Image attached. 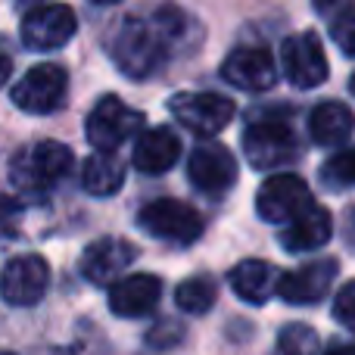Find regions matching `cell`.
<instances>
[{
	"label": "cell",
	"mask_w": 355,
	"mask_h": 355,
	"mask_svg": "<svg viewBox=\"0 0 355 355\" xmlns=\"http://www.w3.org/2000/svg\"><path fill=\"white\" fill-rule=\"evenodd\" d=\"M331 31H334V37H337V44H340V50H343L346 56H352V31H355V16H352V3L349 0H343L340 3V10H337V16H334V22H331Z\"/></svg>",
	"instance_id": "25"
},
{
	"label": "cell",
	"mask_w": 355,
	"mask_h": 355,
	"mask_svg": "<svg viewBox=\"0 0 355 355\" xmlns=\"http://www.w3.org/2000/svg\"><path fill=\"white\" fill-rule=\"evenodd\" d=\"M312 190L309 184L302 181L300 175L293 172H281V175H271L268 181L259 187L256 193V212L262 221L268 225H287L290 218L302 212V209L312 206Z\"/></svg>",
	"instance_id": "8"
},
{
	"label": "cell",
	"mask_w": 355,
	"mask_h": 355,
	"mask_svg": "<svg viewBox=\"0 0 355 355\" xmlns=\"http://www.w3.org/2000/svg\"><path fill=\"white\" fill-rule=\"evenodd\" d=\"M309 135H312L315 144L321 147H346L352 135V112L346 103H337V100H327V103H318L309 116Z\"/></svg>",
	"instance_id": "20"
},
{
	"label": "cell",
	"mask_w": 355,
	"mask_h": 355,
	"mask_svg": "<svg viewBox=\"0 0 355 355\" xmlns=\"http://www.w3.org/2000/svg\"><path fill=\"white\" fill-rule=\"evenodd\" d=\"M281 69L290 85L300 87V91H312V87L324 85L327 75H331V66H327L318 35H312V31L290 35L281 44Z\"/></svg>",
	"instance_id": "7"
},
{
	"label": "cell",
	"mask_w": 355,
	"mask_h": 355,
	"mask_svg": "<svg viewBox=\"0 0 355 355\" xmlns=\"http://www.w3.org/2000/svg\"><path fill=\"white\" fill-rule=\"evenodd\" d=\"M215 300H218V287H215V281L206 275L187 277V281H181V287L175 290V306L187 315H206L209 309L215 306Z\"/></svg>",
	"instance_id": "22"
},
{
	"label": "cell",
	"mask_w": 355,
	"mask_h": 355,
	"mask_svg": "<svg viewBox=\"0 0 355 355\" xmlns=\"http://www.w3.org/2000/svg\"><path fill=\"white\" fill-rule=\"evenodd\" d=\"M137 259V250L131 243L119 237H100L81 252V275L87 277L91 284H112L116 277H122V271L128 268L131 262Z\"/></svg>",
	"instance_id": "15"
},
{
	"label": "cell",
	"mask_w": 355,
	"mask_h": 355,
	"mask_svg": "<svg viewBox=\"0 0 355 355\" xmlns=\"http://www.w3.org/2000/svg\"><path fill=\"white\" fill-rule=\"evenodd\" d=\"M178 156H181V137L172 128L159 125V128H150L137 137L131 162L144 175H162L175 166Z\"/></svg>",
	"instance_id": "18"
},
{
	"label": "cell",
	"mask_w": 355,
	"mask_h": 355,
	"mask_svg": "<svg viewBox=\"0 0 355 355\" xmlns=\"http://www.w3.org/2000/svg\"><path fill=\"white\" fill-rule=\"evenodd\" d=\"M281 355H315L318 352V334L306 324H287L277 334Z\"/></svg>",
	"instance_id": "23"
},
{
	"label": "cell",
	"mask_w": 355,
	"mask_h": 355,
	"mask_svg": "<svg viewBox=\"0 0 355 355\" xmlns=\"http://www.w3.org/2000/svg\"><path fill=\"white\" fill-rule=\"evenodd\" d=\"M0 355H16V352H0Z\"/></svg>",
	"instance_id": "30"
},
{
	"label": "cell",
	"mask_w": 355,
	"mask_h": 355,
	"mask_svg": "<svg viewBox=\"0 0 355 355\" xmlns=\"http://www.w3.org/2000/svg\"><path fill=\"white\" fill-rule=\"evenodd\" d=\"M334 234V221H331V212L318 202H312L309 209H302L296 218H290L284 225V234H281V243L287 252H312L318 246H324Z\"/></svg>",
	"instance_id": "17"
},
{
	"label": "cell",
	"mask_w": 355,
	"mask_h": 355,
	"mask_svg": "<svg viewBox=\"0 0 355 355\" xmlns=\"http://www.w3.org/2000/svg\"><path fill=\"white\" fill-rule=\"evenodd\" d=\"M324 355H352V346L349 343H340V346H331Z\"/></svg>",
	"instance_id": "28"
},
{
	"label": "cell",
	"mask_w": 355,
	"mask_h": 355,
	"mask_svg": "<svg viewBox=\"0 0 355 355\" xmlns=\"http://www.w3.org/2000/svg\"><path fill=\"white\" fill-rule=\"evenodd\" d=\"M81 184L91 196H112L122 190L125 184V166L122 159L110 153V150H100V153L87 156L85 166H81Z\"/></svg>",
	"instance_id": "21"
},
{
	"label": "cell",
	"mask_w": 355,
	"mask_h": 355,
	"mask_svg": "<svg viewBox=\"0 0 355 355\" xmlns=\"http://www.w3.org/2000/svg\"><path fill=\"white\" fill-rule=\"evenodd\" d=\"M94 6H112V3H119V0H91Z\"/></svg>",
	"instance_id": "29"
},
{
	"label": "cell",
	"mask_w": 355,
	"mask_h": 355,
	"mask_svg": "<svg viewBox=\"0 0 355 355\" xmlns=\"http://www.w3.org/2000/svg\"><path fill=\"white\" fill-rule=\"evenodd\" d=\"M352 302H355V284L349 281L337 290V300H334V318H337L346 331L355 327V306Z\"/></svg>",
	"instance_id": "26"
},
{
	"label": "cell",
	"mask_w": 355,
	"mask_h": 355,
	"mask_svg": "<svg viewBox=\"0 0 355 355\" xmlns=\"http://www.w3.org/2000/svg\"><path fill=\"white\" fill-rule=\"evenodd\" d=\"M75 28H78V19L75 10L66 3H44L35 6L31 12H25L22 19V44L28 50H60L72 41Z\"/></svg>",
	"instance_id": "10"
},
{
	"label": "cell",
	"mask_w": 355,
	"mask_h": 355,
	"mask_svg": "<svg viewBox=\"0 0 355 355\" xmlns=\"http://www.w3.org/2000/svg\"><path fill=\"white\" fill-rule=\"evenodd\" d=\"M72 150L56 141L28 144L12 159V184L22 190H50L72 172Z\"/></svg>",
	"instance_id": "2"
},
{
	"label": "cell",
	"mask_w": 355,
	"mask_h": 355,
	"mask_svg": "<svg viewBox=\"0 0 355 355\" xmlns=\"http://www.w3.org/2000/svg\"><path fill=\"white\" fill-rule=\"evenodd\" d=\"M162 281L156 275H128L110 284V309L119 318H144L156 309Z\"/></svg>",
	"instance_id": "16"
},
{
	"label": "cell",
	"mask_w": 355,
	"mask_h": 355,
	"mask_svg": "<svg viewBox=\"0 0 355 355\" xmlns=\"http://www.w3.org/2000/svg\"><path fill=\"white\" fill-rule=\"evenodd\" d=\"M187 178L196 190L202 193H225L234 181H237V159L231 150L221 147L215 141H206L193 147L187 159Z\"/></svg>",
	"instance_id": "13"
},
{
	"label": "cell",
	"mask_w": 355,
	"mask_h": 355,
	"mask_svg": "<svg viewBox=\"0 0 355 355\" xmlns=\"http://www.w3.org/2000/svg\"><path fill=\"white\" fill-rule=\"evenodd\" d=\"M10 97L22 112L47 116V112H56L66 106L69 75H66V69L56 66V62H41V66L28 69V72L16 81Z\"/></svg>",
	"instance_id": "4"
},
{
	"label": "cell",
	"mask_w": 355,
	"mask_h": 355,
	"mask_svg": "<svg viewBox=\"0 0 355 355\" xmlns=\"http://www.w3.org/2000/svg\"><path fill=\"white\" fill-rule=\"evenodd\" d=\"M193 22L178 6H156L147 16H128L112 35L110 53L128 78H150L184 47Z\"/></svg>",
	"instance_id": "1"
},
{
	"label": "cell",
	"mask_w": 355,
	"mask_h": 355,
	"mask_svg": "<svg viewBox=\"0 0 355 355\" xmlns=\"http://www.w3.org/2000/svg\"><path fill=\"white\" fill-rule=\"evenodd\" d=\"M10 72H12V62H10V56L0 50V87L6 85V78H10Z\"/></svg>",
	"instance_id": "27"
},
{
	"label": "cell",
	"mask_w": 355,
	"mask_h": 355,
	"mask_svg": "<svg viewBox=\"0 0 355 355\" xmlns=\"http://www.w3.org/2000/svg\"><path fill=\"white\" fill-rule=\"evenodd\" d=\"M337 271V259H315V262H306L302 268L277 277L275 293H281V300L290 302V306H312V302H321L331 293Z\"/></svg>",
	"instance_id": "12"
},
{
	"label": "cell",
	"mask_w": 355,
	"mask_h": 355,
	"mask_svg": "<svg viewBox=\"0 0 355 355\" xmlns=\"http://www.w3.org/2000/svg\"><path fill=\"white\" fill-rule=\"evenodd\" d=\"M137 225L168 243H193L202 234V218L181 200H153L137 212Z\"/></svg>",
	"instance_id": "9"
},
{
	"label": "cell",
	"mask_w": 355,
	"mask_h": 355,
	"mask_svg": "<svg viewBox=\"0 0 355 355\" xmlns=\"http://www.w3.org/2000/svg\"><path fill=\"white\" fill-rule=\"evenodd\" d=\"M221 78L231 87H240V91H250V94L268 91L277 81L275 56L265 47H237L221 62Z\"/></svg>",
	"instance_id": "14"
},
{
	"label": "cell",
	"mask_w": 355,
	"mask_h": 355,
	"mask_svg": "<svg viewBox=\"0 0 355 355\" xmlns=\"http://www.w3.org/2000/svg\"><path fill=\"white\" fill-rule=\"evenodd\" d=\"M277 277H281V271L275 265L262 262V259H246V262L234 265L231 287L250 306H265L277 290Z\"/></svg>",
	"instance_id": "19"
},
{
	"label": "cell",
	"mask_w": 355,
	"mask_h": 355,
	"mask_svg": "<svg viewBox=\"0 0 355 355\" xmlns=\"http://www.w3.org/2000/svg\"><path fill=\"white\" fill-rule=\"evenodd\" d=\"M243 153L252 168L268 172V168H281L300 159V144H296V135L287 122L271 116L259 119L256 125L243 131Z\"/></svg>",
	"instance_id": "3"
},
{
	"label": "cell",
	"mask_w": 355,
	"mask_h": 355,
	"mask_svg": "<svg viewBox=\"0 0 355 355\" xmlns=\"http://www.w3.org/2000/svg\"><path fill=\"white\" fill-rule=\"evenodd\" d=\"M321 181H324L327 187H334V190L352 187V181H355V156H352L349 147H343L337 156H331V162L321 168Z\"/></svg>",
	"instance_id": "24"
},
{
	"label": "cell",
	"mask_w": 355,
	"mask_h": 355,
	"mask_svg": "<svg viewBox=\"0 0 355 355\" xmlns=\"http://www.w3.org/2000/svg\"><path fill=\"white\" fill-rule=\"evenodd\" d=\"M22 3H28V0H22Z\"/></svg>",
	"instance_id": "31"
},
{
	"label": "cell",
	"mask_w": 355,
	"mask_h": 355,
	"mask_svg": "<svg viewBox=\"0 0 355 355\" xmlns=\"http://www.w3.org/2000/svg\"><path fill=\"white\" fill-rule=\"evenodd\" d=\"M144 112L131 110V106H125L119 97H103L97 100V106L91 110V116H87V141L94 144L97 150H119L125 141H131V137H137L144 131Z\"/></svg>",
	"instance_id": "6"
},
{
	"label": "cell",
	"mask_w": 355,
	"mask_h": 355,
	"mask_svg": "<svg viewBox=\"0 0 355 355\" xmlns=\"http://www.w3.org/2000/svg\"><path fill=\"white\" fill-rule=\"evenodd\" d=\"M168 110L178 122L187 131L200 137H212L218 131H225L234 119V103L225 97V94L215 91H190V94H175L168 100Z\"/></svg>",
	"instance_id": "5"
},
{
	"label": "cell",
	"mask_w": 355,
	"mask_h": 355,
	"mask_svg": "<svg viewBox=\"0 0 355 355\" xmlns=\"http://www.w3.org/2000/svg\"><path fill=\"white\" fill-rule=\"evenodd\" d=\"M50 284V268L41 256H16L0 268V300L6 306L28 309L44 300Z\"/></svg>",
	"instance_id": "11"
}]
</instances>
